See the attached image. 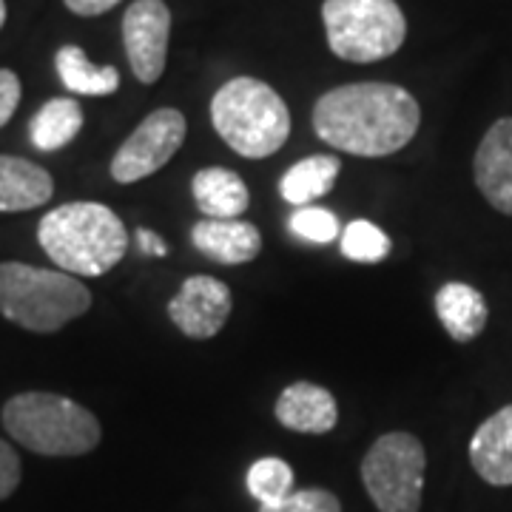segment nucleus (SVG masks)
<instances>
[{
    "mask_svg": "<svg viewBox=\"0 0 512 512\" xmlns=\"http://www.w3.org/2000/svg\"><path fill=\"white\" fill-rule=\"evenodd\" d=\"M342 254L353 262H367V265L382 262L384 256L390 254V237L373 222H350L342 234Z\"/></svg>",
    "mask_w": 512,
    "mask_h": 512,
    "instance_id": "nucleus-22",
    "label": "nucleus"
},
{
    "mask_svg": "<svg viewBox=\"0 0 512 512\" xmlns=\"http://www.w3.org/2000/svg\"><path fill=\"white\" fill-rule=\"evenodd\" d=\"M211 123L239 157H271L291 137L285 100L256 77H234L211 100Z\"/></svg>",
    "mask_w": 512,
    "mask_h": 512,
    "instance_id": "nucleus-5",
    "label": "nucleus"
},
{
    "mask_svg": "<svg viewBox=\"0 0 512 512\" xmlns=\"http://www.w3.org/2000/svg\"><path fill=\"white\" fill-rule=\"evenodd\" d=\"M322 23L330 52L348 63L396 55L407 37V18L396 0H325Z\"/></svg>",
    "mask_w": 512,
    "mask_h": 512,
    "instance_id": "nucleus-6",
    "label": "nucleus"
},
{
    "mask_svg": "<svg viewBox=\"0 0 512 512\" xmlns=\"http://www.w3.org/2000/svg\"><path fill=\"white\" fill-rule=\"evenodd\" d=\"M185 131H188V123L180 109L151 111L146 120L128 134L126 143L117 148L111 160V177L117 183L128 185L157 174L183 148Z\"/></svg>",
    "mask_w": 512,
    "mask_h": 512,
    "instance_id": "nucleus-8",
    "label": "nucleus"
},
{
    "mask_svg": "<svg viewBox=\"0 0 512 512\" xmlns=\"http://www.w3.org/2000/svg\"><path fill=\"white\" fill-rule=\"evenodd\" d=\"M470 464L493 487H512V404L484 421L470 441Z\"/></svg>",
    "mask_w": 512,
    "mask_h": 512,
    "instance_id": "nucleus-13",
    "label": "nucleus"
},
{
    "mask_svg": "<svg viewBox=\"0 0 512 512\" xmlns=\"http://www.w3.org/2000/svg\"><path fill=\"white\" fill-rule=\"evenodd\" d=\"M339 171H342V163L330 154L305 157L285 171V177L279 180V194L285 202L302 208V205L322 200L325 194H330L339 180Z\"/></svg>",
    "mask_w": 512,
    "mask_h": 512,
    "instance_id": "nucleus-18",
    "label": "nucleus"
},
{
    "mask_svg": "<svg viewBox=\"0 0 512 512\" xmlns=\"http://www.w3.org/2000/svg\"><path fill=\"white\" fill-rule=\"evenodd\" d=\"M427 453L413 433H384L362 458V484L379 512H419Z\"/></svg>",
    "mask_w": 512,
    "mask_h": 512,
    "instance_id": "nucleus-7",
    "label": "nucleus"
},
{
    "mask_svg": "<svg viewBox=\"0 0 512 512\" xmlns=\"http://www.w3.org/2000/svg\"><path fill=\"white\" fill-rule=\"evenodd\" d=\"M291 231L305 242L325 245L339 237V220L336 214H330L328 208H316V205H302L291 214Z\"/></svg>",
    "mask_w": 512,
    "mask_h": 512,
    "instance_id": "nucleus-23",
    "label": "nucleus"
},
{
    "mask_svg": "<svg viewBox=\"0 0 512 512\" xmlns=\"http://www.w3.org/2000/svg\"><path fill=\"white\" fill-rule=\"evenodd\" d=\"M171 9L165 0H134L123 15V46L128 66L140 83H157L168 60Z\"/></svg>",
    "mask_w": 512,
    "mask_h": 512,
    "instance_id": "nucleus-9",
    "label": "nucleus"
},
{
    "mask_svg": "<svg viewBox=\"0 0 512 512\" xmlns=\"http://www.w3.org/2000/svg\"><path fill=\"white\" fill-rule=\"evenodd\" d=\"M421 126L416 97L396 83H348L325 92L313 106V128L330 148L353 157L402 151Z\"/></svg>",
    "mask_w": 512,
    "mask_h": 512,
    "instance_id": "nucleus-1",
    "label": "nucleus"
},
{
    "mask_svg": "<svg viewBox=\"0 0 512 512\" xmlns=\"http://www.w3.org/2000/svg\"><path fill=\"white\" fill-rule=\"evenodd\" d=\"M55 194V180L43 165L0 154V211L3 214H18V211H32L43 202L52 200Z\"/></svg>",
    "mask_w": 512,
    "mask_h": 512,
    "instance_id": "nucleus-15",
    "label": "nucleus"
},
{
    "mask_svg": "<svg viewBox=\"0 0 512 512\" xmlns=\"http://www.w3.org/2000/svg\"><path fill=\"white\" fill-rule=\"evenodd\" d=\"M20 77L12 69H0V128L12 120V114L20 106Z\"/></svg>",
    "mask_w": 512,
    "mask_h": 512,
    "instance_id": "nucleus-26",
    "label": "nucleus"
},
{
    "mask_svg": "<svg viewBox=\"0 0 512 512\" xmlns=\"http://www.w3.org/2000/svg\"><path fill=\"white\" fill-rule=\"evenodd\" d=\"M293 467L282 458H259L248 470V493L259 501V507L279 504L293 493Z\"/></svg>",
    "mask_w": 512,
    "mask_h": 512,
    "instance_id": "nucleus-21",
    "label": "nucleus"
},
{
    "mask_svg": "<svg viewBox=\"0 0 512 512\" xmlns=\"http://www.w3.org/2000/svg\"><path fill=\"white\" fill-rule=\"evenodd\" d=\"M231 308V288L225 282L214 276H188L168 302V316L188 339H211L225 328Z\"/></svg>",
    "mask_w": 512,
    "mask_h": 512,
    "instance_id": "nucleus-10",
    "label": "nucleus"
},
{
    "mask_svg": "<svg viewBox=\"0 0 512 512\" xmlns=\"http://www.w3.org/2000/svg\"><path fill=\"white\" fill-rule=\"evenodd\" d=\"M92 308V291L66 271L0 262V313L32 333H55Z\"/></svg>",
    "mask_w": 512,
    "mask_h": 512,
    "instance_id": "nucleus-4",
    "label": "nucleus"
},
{
    "mask_svg": "<svg viewBox=\"0 0 512 512\" xmlns=\"http://www.w3.org/2000/svg\"><path fill=\"white\" fill-rule=\"evenodd\" d=\"M259 512H342V504L330 490L308 487V490H293L279 504L259 507Z\"/></svg>",
    "mask_w": 512,
    "mask_h": 512,
    "instance_id": "nucleus-24",
    "label": "nucleus"
},
{
    "mask_svg": "<svg viewBox=\"0 0 512 512\" xmlns=\"http://www.w3.org/2000/svg\"><path fill=\"white\" fill-rule=\"evenodd\" d=\"M137 242H140V248H143V254L148 256H165L168 254V248H165V242L154 231H148V228H140L137 231Z\"/></svg>",
    "mask_w": 512,
    "mask_h": 512,
    "instance_id": "nucleus-28",
    "label": "nucleus"
},
{
    "mask_svg": "<svg viewBox=\"0 0 512 512\" xmlns=\"http://www.w3.org/2000/svg\"><path fill=\"white\" fill-rule=\"evenodd\" d=\"M20 487V456L15 453L12 444L0 439V501H6L9 495Z\"/></svg>",
    "mask_w": 512,
    "mask_h": 512,
    "instance_id": "nucleus-25",
    "label": "nucleus"
},
{
    "mask_svg": "<svg viewBox=\"0 0 512 512\" xmlns=\"http://www.w3.org/2000/svg\"><path fill=\"white\" fill-rule=\"evenodd\" d=\"M191 191L205 220H239L251 205V191L245 180L237 171L220 168V165L197 171Z\"/></svg>",
    "mask_w": 512,
    "mask_h": 512,
    "instance_id": "nucleus-16",
    "label": "nucleus"
},
{
    "mask_svg": "<svg viewBox=\"0 0 512 512\" xmlns=\"http://www.w3.org/2000/svg\"><path fill=\"white\" fill-rule=\"evenodd\" d=\"M3 23H6V0H0V29H3Z\"/></svg>",
    "mask_w": 512,
    "mask_h": 512,
    "instance_id": "nucleus-29",
    "label": "nucleus"
},
{
    "mask_svg": "<svg viewBox=\"0 0 512 512\" xmlns=\"http://www.w3.org/2000/svg\"><path fill=\"white\" fill-rule=\"evenodd\" d=\"M276 421L293 430V433H311L322 436L330 433L339 421V404L333 393L313 382H293L288 384L279 399H276Z\"/></svg>",
    "mask_w": 512,
    "mask_h": 512,
    "instance_id": "nucleus-12",
    "label": "nucleus"
},
{
    "mask_svg": "<svg viewBox=\"0 0 512 512\" xmlns=\"http://www.w3.org/2000/svg\"><path fill=\"white\" fill-rule=\"evenodd\" d=\"M478 191L495 211L512 217V117L495 120L473 157Z\"/></svg>",
    "mask_w": 512,
    "mask_h": 512,
    "instance_id": "nucleus-11",
    "label": "nucleus"
},
{
    "mask_svg": "<svg viewBox=\"0 0 512 512\" xmlns=\"http://www.w3.org/2000/svg\"><path fill=\"white\" fill-rule=\"evenodd\" d=\"M66 9L80 15V18H97V15H106L109 9H114L120 0H63Z\"/></svg>",
    "mask_w": 512,
    "mask_h": 512,
    "instance_id": "nucleus-27",
    "label": "nucleus"
},
{
    "mask_svg": "<svg viewBox=\"0 0 512 512\" xmlns=\"http://www.w3.org/2000/svg\"><path fill=\"white\" fill-rule=\"evenodd\" d=\"M436 313L444 330L456 342H470L481 330L487 328V302L481 291H476L467 282H447L436 293Z\"/></svg>",
    "mask_w": 512,
    "mask_h": 512,
    "instance_id": "nucleus-17",
    "label": "nucleus"
},
{
    "mask_svg": "<svg viewBox=\"0 0 512 512\" xmlns=\"http://www.w3.org/2000/svg\"><path fill=\"white\" fill-rule=\"evenodd\" d=\"M63 86L74 94L106 97L120 89V72L114 66H94L80 46H63L55 57Z\"/></svg>",
    "mask_w": 512,
    "mask_h": 512,
    "instance_id": "nucleus-20",
    "label": "nucleus"
},
{
    "mask_svg": "<svg viewBox=\"0 0 512 512\" xmlns=\"http://www.w3.org/2000/svg\"><path fill=\"white\" fill-rule=\"evenodd\" d=\"M3 427L37 456H86L100 444V421L89 407L57 393L29 390L3 404Z\"/></svg>",
    "mask_w": 512,
    "mask_h": 512,
    "instance_id": "nucleus-3",
    "label": "nucleus"
},
{
    "mask_svg": "<svg viewBox=\"0 0 512 512\" xmlns=\"http://www.w3.org/2000/svg\"><path fill=\"white\" fill-rule=\"evenodd\" d=\"M194 248L220 265L254 262L262 251L259 228L245 220H202L191 231Z\"/></svg>",
    "mask_w": 512,
    "mask_h": 512,
    "instance_id": "nucleus-14",
    "label": "nucleus"
},
{
    "mask_svg": "<svg viewBox=\"0 0 512 512\" xmlns=\"http://www.w3.org/2000/svg\"><path fill=\"white\" fill-rule=\"evenodd\" d=\"M37 242L60 271L103 276L126 256L128 231L103 202H66L40 220Z\"/></svg>",
    "mask_w": 512,
    "mask_h": 512,
    "instance_id": "nucleus-2",
    "label": "nucleus"
},
{
    "mask_svg": "<svg viewBox=\"0 0 512 512\" xmlns=\"http://www.w3.org/2000/svg\"><path fill=\"white\" fill-rule=\"evenodd\" d=\"M83 128V109L72 97H55L43 103L29 123V137L37 151H60L72 143Z\"/></svg>",
    "mask_w": 512,
    "mask_h": 512,
    "instance_id": "nucleus-19",
    "label": "nucleus"
}]
</instances>
